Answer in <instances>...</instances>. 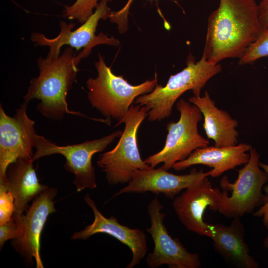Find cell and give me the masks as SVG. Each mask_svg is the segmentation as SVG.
I'll return each instance as SVG.
<instances>
[{"mask_svg":"<svg viewBox=\"0 0 268 268\" xmlns=\"http://www.w3.org/2000/svg\"><path fill=\"white\" fill-rule=\"evenodd\" d=\"M92 48H85L76 55L73 48L67 47L58 57H38L39 74L30 80L24 96V101L29 103L34 99L40 100L37 110L51 120H61L67 113L91 119L79 112L70 110L67 96L79 70V62L90 54Z\"/></svg>","mask_w":268,"mask_h":268,"instance_id":"cell-2","label":"cell"},{"mask_svg":"<svg viewBox=\"0 0 268 268\" xmlns=\"http://www.w3.org/2000/svg\"><path fill=\"white\" fill-rule=\"evenodd\" d=\"M267 56H268V30H262L256 40L239 59L238 64L241 65L250 64Z\"/></svg>","mask_w":268,"mask_h":268,"instance_id":"cell-21","label":"cell"},{"mask_svg":"<svg viewBox=\"0 0 268 268\" xmlns=\"http://www.w3.org/2000/svg\"><path fill=\"white\" fill-rule=\"evenodd\" d=\"M258 8L262 29L268 30V0H261L258 4Z\"/></svg>","mask_w":268,"mask_h":268,"instance_id":"cell-26","label":"cell"},{"mask_svg":"<svg viewBox=\"0 0 268 268\" xmlns=\"http://www.w3.org/2000/svg\"><path fill=\"white\" fill-rule=\"evenodd\" d=\"M157 196L147 207L150 227L146 231L151 235L154 247L145 260L148 267L157 268L167 265L170 268H198L201 266L198 254L189 252L177 238H172L164 224L166 214Z\"/></svg>","mask_w":268,"mask_h":268,"instance_id":"cell-10","label":"cell"},{"mask_svg":"<svg viewBox=\"0 0 268 268\" xmlns=\"http://www.w3.org/2000/svg\"><path fill=\"white\" fill-rule=\"evenodd\" d=\"M31 158H19L8 167L2 184L14 199L15 210L13 217H20L28 209V203L46 189L41 184L34 168Z\"/></svg>","mask_w":268,"mask_h":268,"instance_id":"cell-17","label":"cell"},{"mask_svg":"<svg viewBox=\"0 0 268 268\" xmlns=\"http://www.w3.org/2000/svg\"><path fill=\"white\" fill-rule=\"evenodd\" d=\"M134 0H128L125 5L120 10L111 11L109 19L110 22L117 26L118 30L121 34L125 33L128 28V15L132 3ZM174 1L175 0H168Z\"/></svg>","mask_w":268,"mask_h":268,"instance_id":"cell-23","label":"cell"},{"mask_svg":"<svg viewBox=\"0 0 268 268\" xmlns=\"http://www.w3.org/2000/svg\"><path fill=\"white\" fill-rule=\"evenodd\" d=\"M148 112L144 106L132 105L124 117L115 125L125 124L119 140L113 149L100 154L96 162L109 184H127L137 172L150 168L142 160L137 143L138 129Z\"/></svg>","mask_w":268,"mask_h":268,"instance_id":"cell-5","label":"cell"},{"mask_svg":"<svg viewBox=\"0 0 268 268\" xmlns=\"http://www.w3.org/2000/svg\"><path fill=\"white\" fill-rule=\"evenodd\" d=\"M186 63V67L171 75L165 86L157 84L151 92L136 98V104L148 110V121H160L170 116L174 104L184 93L192 90L193 96L200 95L207 82L222 71L219 63L209 62L203 55L196 61L190 54Z\"/></svg>","mask_w":268,"mask_h":268,"instance_id":"cell-3","label":"cell"},{"mask_svg":"<svg viewBox=\"0 0 268 268\" xmlns=\"http://www.w3.org/2000/svg\"><path fill=\"white\" fill-rule=\"evenodd\" d=\"M20 230L19 220L14 217L6 223L0 225V249L7 240L15 239L19 235Z\"/></svg>","mask_w":268,"mask_h":268,"instance_id":"cell-24","label":"cell"},{"mask_svg":"<svg viewBox=\"0 0 268 268\" xmlns=\"http://www.w3.org/2000/svg\"><path fill=\"white\" fill-rule=\"evenodd\" d=\"M176 106L180 118L177 122L171 121L167 124L168 134L163 148L144 160L151 168L162 163L161 166L168 170L175 163L186 159L196 149L209 145L208 139L198 131V124L203 117L201 110L182 98L178 101Z\"/></svg>","mask_w":268,"mask_h":268,"instance_id":"cell-6","label":"cell"},{"mask_svg":"<svg viewBox=\"0 0 268 268\" xmlns=\"http://www.w3.org/2000/svg\"><path fill=\"white\" fill-rule=\"evenodd\" d=\"M57 193L56 188L48 187L34 199L26 215L16 217L20 230L13 240V246L30 263L34 258L37 268H44L40 255L41 234L48 217L56 211L53 200Z\"/></svg>","mask_w":268,"mask_h":268,"instance_id":"cell-13","label":"cell"},{"mask_svg":"<svg viewBox=\"0 0 268 268\" xmlns=\"http://www.w3.org/2000/svg\"><path fill=\"white\" fill-rule=\"evenodd\" d=\"M108 2L106 0L100 1L93 13L76 29L72 30L75 27V23L67 24L65 21H60V31L56 37L49 38L44 34L33 32L31 35V40L35 46H48L49 50L47 57L49 58L59 56L61 48L64 45L69 46L76 51L88 47H94L99 44L118 46L120 41L114 37H109L102 33L98 36L95 35L99 21L109 19L112 11Z\"/></svg>","mask_w":268,"mask_h":268,"instance_id":"cell-9","label":"cell"},{"mask_svg":"<svg viewBox=\"0 0 268 268\" xmlns=\"http://www.w3.org/2000/svg\"><path fill=\"white\" fill-rule=\"evenodd\" d=\"M102 0H75L70 5H64L62 16L69 20H76L82 24L93 13ZM108 2L113 0H106Z\"/></svg>","mask_w":268,"mask_h":268,"instance_id":"cell-20","label":"cell"},{"mask_svg":"<svg viewBox=\"0 0 268 268\" xmlns=\"http://www.w3.org/2000/svg\"><path fill=\"white\" fill-rule=\"evenodd\" d=\"M84 200L93 212L94 221L83 230L74 233L71 239L85 240L97 233H105L126 245L131 251L132 259L127 268H132L138 265L145 256L148 249L147 236L144 231L123 225L114 216L105 217L89 195H85Z\"/></svg>","mask_w":268,"mask_h":268,"instance_id":"cell-14","label":"cell"},{"mask_svg":"<svg viewBox=\"0 0 268 268\" xmlns=\"http://www.w3.org/2000/svg\"><path fill=\"white\" fill-rule=\"evenodd\" d=\"M122 131L117 130L99 139L65 146L58 145L44 136L36 134L33 146L36 151L32 157L34 161L53 154L63 155L66 161L64 168L75 176L73 183L78 192L85 189H93L97 187L95 168L92 163L93 156L103 151L117 138Z\"/></svg>","mask_w":268,"mask_h":268,"instance_id":"cell-8","label":"cell"},{"mask_svg":"<svg viewBox=\"0 0 268 268\" xmlns=\"http://www.w3.org/2000/svg\"><path fill=\"white\" fill-rule=\"evenodd\" d=\"M262 30L255 0H219L208 18L202 55L214 64L240 59Z\"/></svg>","mask_w":268,"mask_h":268,"instance_id":"cell-1","label":"cell"},{"mask_svg":"<svg viewBox=\"0 0 268 268\" xmlns=\"http://www.w3.org/2000/svg\"><path fill=\"white\" fill-rule=\"evenodd\" d=\"M249 151V160L238 170L236 180L231 183L225 176L220 180L223 191L218 211L228 218H241L268 201L262 190L268 176L259 166L260 155L257 150L252 147Z\"/></svg>","mask_w":268,"mask_h":268,"instance_id":"cell-7","label":"cell"},{"mask_svg":"<svg viewBox=\"0 0 268 268\" xmlns=\"http://www.w3.org/2000/svg\"><path fill=\"white\" fill-rule=\"evenodd\" d=\"M14 210V199L12 193L3 185L0 184V225L11 219Z\"/></svg>","mask_w":268,"mask_h":268,"instance_id":"cell-22","label":"cell"},{"mask_svg":"<svg viewBox=\"0 0 268 268\" xmlns=\"http://www.w3.org/2000/svg\"><path fill=\"white\" fill-rule=\"evenodd\" d=\"M259 166L268 176V165L259 162ZM264 191L268 197V201L261 206L258 211L255 212L254 215L259 217L263 216L264 225L267 228H268V185L265 186Z\"/></svg>","mask_w":268,"mask_h":268,"instance_id":"cell-25","label":"cell"},{"mask_svg":"<svg viewBox=\"0 0 268 268\" xmlns=\"http://www.w3.org/2000/svg\"><path fill=\"white\" fill-rule=\"evenodd\" d=\"M188 101L195 105L201 112L203 127L208 139L214 141V146L228 147L238 143V133L236 128L238 122L226 111L218 108L208 91L204 96H193Z\"/></svg>","mask_w":268,"mask_h":268,"instance_id":"cell-19","label":"cell"},{"mask_svg":"<svg viewBox=\"0 0 268 268\" xmlns=\"http://www.w3.org/2000/svg\"><path fill=\"white\" fill-rule=\"evenodd\" d=\"M95 67L97 76L89 77L86 81L88 99L93 108L109 120L120 122L137 97L151 92L157 84L155 73L151 80L131 85L123 76L116 75L112 72L100 53Z\"/></svg>","mask_w":268,"mask_h":268,"instance_id":"cell-4","label":"cell"},{"mask_svg":"<svg viewBox=\"0 0 268 268\" xmlns=\"http://www.w3.org/2000/svg\"><path fill=\"white\" fill-rule=\"evenodd\" d=\"M28 103L24 102L13 117L0 105V183L5 177L8 166L19 158L33 156L34 138L37 134L35 122L27 113Z\"/></svg>","mask_w":268,"mask_h":268,"instance_id":"cell-11","label":"cell"},{"mask_svg":"<svg viewBox=\"0 0 268 268\" xmlns=\"http://www.w3.org/2000/svg\"><path fill=\"white\" fill-rule=\"evenodd\" d=\"M208 177L195 182L176 197L172 206L180 222L189 231L211 238L212 225L203 220L207 208L219 211L222 192L213 188Z\"/></svg>","mask_w":268,"mask_h":268,"instance_id":"cell-12","label":"cell"},{"mask_svg":"<svg viewBox=\"0 0 268 268\" xmlns=\"http://www.w3.org/2000/svg\"><path fill=\"white\" fill-rule=\"evenodd\" d=\"M214 250L226 261L240 268H257L259 265L250 254L244 238L240 217H234L229 225H212Z\"/></svg>","mask_w":268,"mask_h":268,"instance_id":"cell-18","label":"cell"},{"mask_svg":"<svg viewBox=\"0 0 268 268\" xmlns=\"http://www.w3.org/2000/svg\"><path fill=\"white\" fill-rule=\"evenodd\" d=\"M263 246L265 248H268V235L266 237L263 241Z\"/></svg>","mask_w":268,"mask_h":268,"instance_id":"cell-27","label":"cell"},{"mask_svg":"<svg viewBox=\"0 0 268 268\" xmlns=\"http://www.w3.org/2000/svg\"><path fill=\"white\" fill-rule=\"evenodd\" d=\"M212 170L204 172L202 169L193 168L188 174L177 175L168 171L162 166L158 168H150L139 171L127 185L119 190L115 196L127 193L151 192L163 194L173 199L182 190L197 181L211 175Z\"/></svg>","mask_w":268,"mask_h":268,"instance_id":"cell-15","label":"cell"},{"mask_svg":"<svg viewBox=\"0 0 268 268\" xmlns=\"http://www.w3.org/2000/svg\"><path fill=\"white\" fill-rule=\"evenodd\" d=\"M251 148L250 144L244 143L228 147L208 145L196 149L186 159L175 163L172 168L179 171L193 165H204L212 168L210 176L215 178L246 164L250 158L246 152Z\"/></svg>","mask_w":268,"mask_h":268,"instance_id":"cell-16","label":"cell"}]
</instances>
